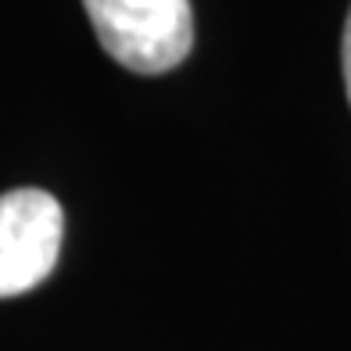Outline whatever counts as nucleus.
<instances>
[{
  "instance_id": "obj_1",
  "label": "nucleus",
  "mask_w": 351,
  "mask_h": 351,
  "mask_svg": "<svg viewBox=\"0 0 351 351\" xmlns=\"http://www.w3.org/2000/svg\"><path fill=\"white\" fill-rule=\"evenodd\" d=\"M101 47L140 75H158L194 47L190 0H83Z\"/></svg>"
},
{
  "instance_id": "obj_3",
  "label": "nucleus",
  "mask_w": 351,
  "mask_h": 351,
  "mask_svg": "<svg viewBox=\"0 0 351 351\" xmlns=\"http://www.w3.org/2000/svg\"><path fill=\"white\" fill-rule=\"evenodd\" d=\"M344 83H348V101H351V11L344 25Z\"/></svg>"
},
{
  "instance_id": "obj_2",
  "label": "nucleus",
  "mask_w": 351,
  "mask_h": 351,
  "mask_svg": "<svg viewBox=\"0 0 351 351\" xmlns=\"http://www.w3.org/2000/svg\"><path fill=\"white\" fill-rule=\"evenodd\" d=\"M65 212L54 194L19 186L0 194V298L40 287L58 265Z\"/></svg>"
}]
</instances>
